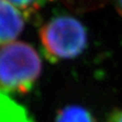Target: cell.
I'll list each match as a JSON object with an SVG mask.
<instances>
[{
    "instance_id": "ba28073f",
    "label": "cell",
    "mask_w": 122,
    "mask_h": 122,
    "mask_svg": "<svg viewBox=\"0 0 122 122\" xmlns=\"http://www.w3.org/2000/svg\"><path fill=\"white\" fill-rule=\"evenodd\" d=\"M116 7H117V11L122 16V0H116Z\"/></svg>"
},
{
    "instance_id": "277c9868",
    "label": "cell",
    "mask_w": 122,
    "mask_h": 122,
    "mask_svg": "<svg viewBox=\"0 0 122 122\" xmlns=\"http://www.w3.org/2000/svg\"><path fill=\"white\" fill-rule=\"evenodd\" d=\"M0 122H36L28 109L0 91Z\"/></svg>"
},
{
    "instance_id": "8992f818",
    "label": "cell",
    "mask_w": 122,
    "mask_h": 122,
    "mask_svg": "<svg viewBox=\"0 0 122 122\" xmlns=\"http://www.w3.org/2000/svg\"><path fill=\"white\" fill-rule=\"evenodd\" d=\"M8 1L12 3L15 7L21 9L24 12L25 11L28 13H32L35 10L39 9L41 5H43L49 0H8Z\"/></svg>"
},
{
    "instance_id": "3957f363",
    "label": "cell",
    "mask_w": 122,
    "mask_h": 122,
    "mask_svg": "<svg viewBox=\"0 0 122 122\" xmlns=\"http://www.w3.org/2000/svg\"><path fill=\"white\" fill-rule=\"evenodd\" d=\"M25 26L24 15L8 0H0V46L11 43Z\"/></svg>"
},
{
    "instance_id": "6da1fadb",
    "label": "cell",
    "mask_w": 122,
    "mask_h": 122,
    "mask_svg": "<svg viewBox=\"0 0 122 122\" xmlns=\"http://www.w3.org/2000/svg\"><path fill=\"white\" fill-rule=\"evenodd\" d=\"M42 71L40 55L28 43L0 46V91L24 95L35 86Z\"/></svg>"
},
{
    "instance_id": "7a4b0ae2",
    "label": "cell",
    "mask_w": 122,
    "mask_h": 122,
    "mask_svg": "<svg viewBox=\"0 0 122 122\" xmlns=\"http://www.w3.org/2000/svg\"><path fill=\"white\" fill-rule=\"evenodd\" d=\"M40 40L45 56L51 62L72 59L86 47V30L71 16H58L40 29Z\"/></svg>"
},
{
    "instance_id": "52a82bcc",
    "label": "cell",
    "mask_w": 122,
    "mask_h": 122,
    "mask_svg": "<svg viewBox=\"0 0 122 122\" xmlns=\"http://www.w3.org/2000/svg\"><path fill=\"white\" fill-rule=\"evenodd\" d=\"M106 122H122V109L113 110L107 117Z\"/></svg>"
},
{
    "instance_id": "5b68a950",
    "label": "cell",
    "mask_w": 122,
    "mask_h": 122,
    "mask_svg": "<svg viewBox=\"0 0 122 122\" xmlns=\"http://www.w3.org/2000/svg\"><path fill=\"white\" fill-rule=\"evenodd\" d=\"M55 122H96V120L86 108L70 105L59 110Z\"/></svg>"
}]
</instances>
